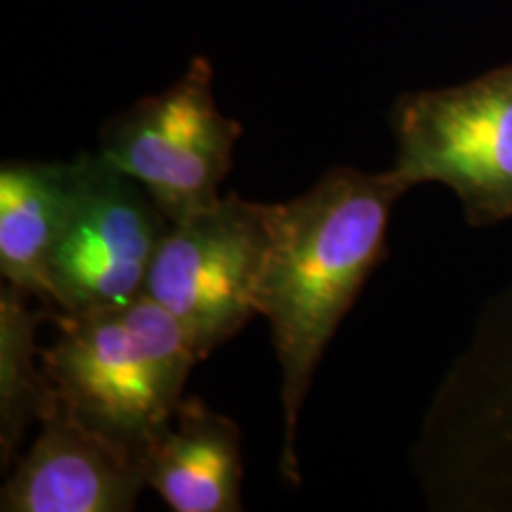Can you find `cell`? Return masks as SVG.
Returning <instances> with one entry per match:
<instances>
[{
    "label": "cell",
    "mask_w": 512,
    "mask_h": 512,
    "mask_svg": "<svg viewBox=\"0 0 512 512\" xmlns=\"http://www.w3.org/2000/svg\"><path fill=\"white\" fill-rule=\"evenodd\" d=\"M411 190L392 169L335 166L287 202H268V242L254 290L280 366L283 446L278 472L299 486L297 430L330 339L387 256L396 202Z\"/></svg>",
    "instance_id": "cell-1"
},
{
    "label": "cell",
    "mask_w": 512,
    "mask_h": 512,
    "mask_svg": "<svg viewBox=\"0 0 512 512\" xmlns=\"http://www.w3.org/2000/svg\"><path fill=\"white\" fill-rule=\"evenodd\" d=\"M55 325L60 335L41 363L57 399L143 465L200 361L190 335L145 292L112 309L57 311Z\"/></svg>",
    "instance_id": "cell-2"
},
{
    "label": "cell",
    "mask_w": 512,
    "mask_h": 512,
    "mask_svg": "<svg viewBox=\"0 0 512 512\" xmlns=\"http://www.w3.org/2000/svg\"><path fill=\"white\" fill-rule=\"evenodd\" d=\"M411 470L430 510L512 512V283L484 304L441 377Z\"/></svg>",
    "instance_id": "cell-3"
},
{
    "label": "cell",
    "mask_w": 512,
    "mask_h": 512,
    "mask_svg": "<svg viewBox=\"0 0 512 512\" xmlns=\"http://www.w3.org/2000/svg\"><path fill=\"white\" fill-rule=\"evenodd\" d=\"M392 171L453 190L470 226L512 219V62L458 86L401 93L389 110Z\"/></svg>",
    "instance_id": "cell-4"
},
{
    "label": "cell",
    "mask_w": 512,
    "mask_h": 512,
    "mask_svg": "<svg viewBox=\"0 0 512 512\" xmlns=\"http://www.w3.org/2000/svg\"><path fill=\"white\" fill-rule=\"evenodd\" d=\"M240 136V121L216 105L211 62L197 55L166 91L140 98L105 121L98 155L143 185L174 223L221 200Z\"/></svg>",
    "instance_id": "cell-5"
},
{
    "label": "cell",
    "mask_w": 512,
    "mask_h": 512,
    "mask_svg": "<svg viewBox=\"0 0 512 512\" xmlns=\"http://www.w3.org/2000/svg\"><path fill=\"white\" fill-rule=\"evenodd\" d=\"M266 242L268 202L238 192L166 228L143 292L183 325L200 361L256 316Z\"/></svg>",
    "instance_id": "cell-6"
},
{
    "label": "cell",
    "mask_w": 512,
    "mask_h": 512,
    "mask_svg": "<svg viewBox=\"0 0 512 512\" xmlns=\"http://www.w3.org/2000/svg\"><path fill=\"white\" fill-rule=\"evenodd\" d=\"M72 162V202L50 261L53 306L91 313L133 302L171 221L143 185L98 152H81Z\"/></svg>",
    "instance_id": "cell-7"
},
{
    "label": "cell",
    "mask_w": 512,
    "mask_h": 512,
    "mask_svg": "<svg viewBox=\"0 0 512 512\" xmlns=\"http://www.w3.org/2000/svg\"><path fill=\"white\" fill-rule=\"evenodd\" d=\"M147 489L143 465L64 403L38 422V437L0 494L3 512H131Z\"/></svg>",
    "instance_id": "cell-8"
},
{
    "label": "cell",
    "mask_w": 512,
    "mask_h": 512,
    "mask_svg": "<svg viewBox=\"0 0 512 512\" xmlns=\"http://www.w3.org/2000/svg\"><path fill=\"white\" fill-rule=\"evenodd\" d=\"M145 486L174 512H240L242 446L240 427L185 396L169 425L143 458Z\"/></svg>",
    "instance_id": "cell-9"
},
{
    "label": "cell",
    "mask_w": 512,
    "mask_h": 512,
    "mask_svg": "<svg viewBox=\"0 0 512 512\" xmlns=\"http://www.w3.org/2000/svg\"><path fill=\"white\" fill-rule=\"evenodd\" d=\"M72 192L74 162L8 159L0 166V273L5 283L48 306L50 261Z\"/></svg>",
    "instance_id": "cell-10"
},
{
    "label": "cell",
    "mask_w": 512,
    "mask_h": 512,
    "mask_svg": "<svg viewBox=\"0 0 512 512\" xmlns=\"http://www.w3.org/2000/svg\"><path fill=\"white\" fill-rule=\"evenodd\" d=\"M29 294L5 283L0 290V463L17 460L24 434L38 425L57 403L53 382L41 363L36 344L38 325L57 318V309L43 304L31 309Z\"/></svg>",
    "instance_id": "cell-11"
}]
</instances>
